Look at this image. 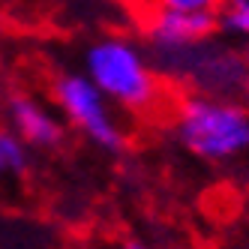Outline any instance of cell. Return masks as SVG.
Returning a JSON list of instances; mask_svg holds the SVG:
<instances>
[{
    "instance_id": "cell-10",
    "label": "cell",
    "mask_w": 249,
    "mask_h": 249,
    "mask_svg": "<svg viewBox=\"0 0 249 249\" xmlns=\"http://www.w3.org/2000/svg\"><path fill=\"white\" fill-rule=\"evenodd\" d=\"M120 249H156V246H150V243H144V240H126Z\"/></svg>"
},
{
    "instance_id": "cell-7",
    "label": "cell",
    "mask_w": 249,
    "mask_h": 249,
    "mask_svg": "<svg viewBox=\"0 0 249 249\" xmlns=\"http://www.w3.org/2000/svg\"><path fill=\"white\" fill-rule=\"evenodd\" d=\"M30 165H33V150L6 123H0V186L27 177Z\"/></svg>"
},
{
    "instance_id": "cell-3",
    "label": "cell",
    "mask_w": 249,
    "mask_h": 249,
    "mask_svg": "<svg viewBox=\"0 0 249 249\" xmlns=\"http://www.w3.org/2000/svg\"><path fill=\"white\" fill-rule=\"evenodd\" d=\"M150 57L174 93L249 102V51L228 42L219 33Z\"/></svg>"
},
{
    "instance_id": "cell-12",
    "label": "cell",
    "mask_w": 249,
    "mask_h": 249,
    "mask_svg": "<svg viewBox=\"0 0 249 249\" xmlns=\"http://www.w3.org/2000/svg\"><path fill=\"white\" fill-rule=\"evenodd\" d=\"M123 3H132V0H123Z\"/></svg>"
},
{
    "instance_id": "cell-4",
    "label": "cell",
    "mask_w": 249,
    "mask_h": 249,
    "mask_svg": "<svg viewBox=\"0 0 249 249\" xmlns=\"http://www.w3.org/2000/svg\"><path fill=\"white\" fill-rule=\"evenodd\" d=\"M51 99L60 111L66 129H75L84 141H90L102 153L126 150V123L123 114L102 96V90L87 78L81 69H63L51 81Z\"/></svg>"
},
{
    "instance_id": "cell-2",
    "label": "cell",
    "mask_w": 249,
    "mask_h": 249,
    "mask_svg": "<svg viewBox=\"0 0 249 249\" xmlns=\"http://www.w3.org/2000/svg\"><path fill=\"white\" fill-rule=\"evenodd\" d=\"M162 117L174 144L210 168H234L249 159V102L171 93Z\"/></svg>"
},
{
    "instance_id": "cell-1",
    "label": "cell",
    "mask_w": 249,
    "mask_h": 249,
    "mask_svg": "<svg viewBox=\"0 0 249 249\" xmlns=\"http://www.w3.org/2000/svg\"><path fill=\"white\" fill-rule=\"evenodd\" d=\"M81 72L123 117L153 120L162 117L171 99V87L135 33L108 30L90 39L81 51Z\"/></svg>"
},
{
    "instance_id": "cell-9",
    "label": "cell",
    "mask_w": 249,
    "mask_h": 249,
    "mask_svg": "<svg viewBox=\"0 0 249 249\" xmlns=\"http://www.w3.org/2000/svg\"><path fill=\"white\" fill-rule=\"evenodd\" d=\"M222 0H132L135 6H168V9H186V12H216Z\"/></svg>"
},
{
    "instance_id": "cell-11",
    "label": "cell",
    "mask_w": 249,
    "mask_h": 249,
    "mask_svg": "<svg viewBox=\"0 0 249 249\" xmlns=\"http://www.w3.org/2000/svg\"><path fill=\"white\" fill-rule=\"evenodd\" d=\"M66 249H87V246H66Z\"/></svg>"
},
{
    "instance_id": "cell-6",
    "label": "cell",
    "mask_w": 249,
    "mask_h": 249,
    "mask_svg": "<svg viewBox=\"0 0 249 249\" xmlns=\"http://www.w3.org/2000/svg\"><path fill=\"white\" fill-rule=\"evenodd\" d=\"M0 123H6L36 153H51L66 141V123L60 111L27 90H12L0 99Z\"/></svg>"
},
{
    "instance_id": "cell-8",
    "label": "cell",
    "mask_w": 249,
    "mask_h": 249,
    "mask_svg": "<svg viewBox=\"0 0 249 249\" xmlns=\"http://www.w3.org/2000/svg\"><path fill=\"white\" fill-rule=\"evenodd\" d=\"M213 18L219 36L249 51V0H222Z\"/></svg>"
},
{
    "instance_id": "cell-5",
    "label": "cell",
    "mask_w": 249,
    "mask_h": 249,
    "mask_svg": "<svg viewBox=\"0 0 249 249\" xmlns=\"http://www.w3.org/2000/svg\"><path fill=\"white\" fill-rule=\"evenodd\" d=\"M135 27L138 39L144 42L150 54L174 51L192 45L210 33H216L213 12H186V9H168V6H135Z\"/></svg>"
}]
</instances>
